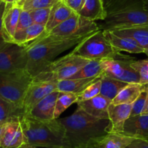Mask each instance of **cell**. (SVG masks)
Segmentation results:
<instances>
[{"instance_id":"obj_1","label":"cell","mask_w":148,"mask_h":148,"mask_svg":"<svg viewBox=\"0 0 148 148\" xmlns=\"http://www.w3.org/2000/svg\"><path fill=\"white\" fill-rule=\"evenodd\" d=\"M59 121L64 127L69 148H88L97 139L108 134L109 119L94 118L79 108Z\"/></svg>"},{"instance_id":"obj_2","label":"cell","mask_w":148,"mask_h":148,"mask_svg":"<svg viewBox=\"0 0 148 148\" xmlns=\"http://www.w3.org/2000/svg\"><path fill=\"white\" fill-rule=\"evenodd\" d=\"M85 37H62L47 35L38 39L26 47L28 56L26 69L34 77L53 62L59 54L77 46Z\"/></svg>"},{"instance_id":"obj_3","label":"cell","mask_w":148,"mask_h":148,"mask_svg":"<svg viewBox=\"0 0 148 148\" xmlns=\"http://www.w3.org/2000/svg\"><path fill=\"white\" fill-rule=\"evenodd\" d=\"M20 119L25 143L35 148H69L59 119L43 121L23 115Z\"/></svg>"},{"instance_id":"obj_4","label":"cell","mask_w":148,"mask_h":148,"mask_svg":"<svg viewBox=\"0 0 148 148\" xmlns=\"http://www.w3.org/2000/svg\"><path fill=\"white\" fill-rule=\"evenodd\" d=\"M70 53L90 60L133 58L115 50L102 30L86 36Z\"/></svg>"},{"instance_id":"obj_5","label":"cell","mask_w":148,"mask_h":148,"mask_svg":"<svg viewBox=\"0 0 148 148\" xmlns=\"http://www.w3.org/2000/svg\"><path fill=\"white\" fill-rule=\"evenodd\" d=\"M90 61V59L69 53L47 65L38 75L33 77V82L58 83L60 81L69 79Z\"/></svg>"},{"instance_id":"obj_6","label":"cell","mask_w":148,"mask_h":148,"mask_svg":"<svg viewBox=\"0 0 148 148\" xmlns=\"http://www.w3.org/2000/svg\"><path fill=\"white\" fill-rule=\"evenodd\" d=\"M33 79L27 69L0 72V97L23 109L25 97Z\"/></svg>"},{"instance_id":"obj_7","label":"cell","mask_w":148,"mask_h":148,"mask_svg":"<svg viewBox=\"0 0 148 148\" xmlns=\"http://www.w3.org/2000/svg\"><path fill=\"white\" fill-rule=\"evenodd\" d=\"M100 30L124 29L148 25V10L145 5L133 7L128 10L107 14L104 20L98 23Z\"/></svg>"},{"instance_id":"obj_8","label":"cell","mask_w":148,"mask_h":148,"mask_svg":"<svg viewBox=\"0 0 148 148\" xmlns=\"http://www.w3.org/2000/svg\"><path fill=\"white\" fill-rule=\"evenodd\" d=\"M98 24L74 12L67 20L52 30L48 35L62 37L87 36L99 30Z\"/></svg>"},{"instance_id":"obj_9","label":"cell","mask_w":148,"mask_h":148,"mask_svg":"<svg viewBox=\"0 0 148 148\" xmlns=\"http://www.w3.org/2000/svg\"><path fill=\"white\" fill-rule=\"evenodd\" d=\"M28 56L26 48L14 43H7L0 49V72L26 69Z\"/></svg>"},{"instance_id":"obj_10","label":"cell","mask_w":148,"mask_h":148,"mask_svg":"<svg viewBox=\"0 0 148 148\" xmlns=\"http://www.w3.org/2000/svg\"><path fill=\"white\" fill-rule=\"evenodd\" d=\"M132 59H103L102 62L103 76H106L116 80L131 83H140L138 74L131 66Z\"/></svg>"},{"instance_id":"obj_11","label":"cell","mask_w":148,"mask_h":148,"mask_svg":"<svg viewBox=\"0 0 148 148\" xmlns=\"http://www.w3.org/2000/svg\"><path fill=\"white\" fill-rule=\"evenodd\" d=\"M25 143L20 117H16L3 125L0 134V147L19 148Z\"/></svg>"},{"instance_id":"obj_12","label":"cell","mask_w":148,"mask_h":148,"mask_svg":"<svg viewBox=\"0 0 148 148\" xmlns=\"http://www.w3.org/2000/svg\"><path fill=\"white\" fill-rule=\"evenodd\" d=\"M54 91H58L57 83L56 82H32L26 92L23 102V115H28L39 101Z\"/></svg>"},{"instance_id":"obj_13","label":"cell","mask_w":148,"mask_h":148,"mask_svg":"<svg viewBox=\"0 0 148 148\" xmlns=\"http://www.w3.org/2000/svg\"><path fill=\"white\" fill-rule=\"evenodd\" d=\"M132 108V104H110L108 107V119L110 121L108 133L121 134L126 121L131 116Z\"/></svg>"},{"instance_id":"obj_14","label":"cell","mask_w":148,"mask_h":148,"mask_svg":"<svg viewBox=\"0 0 148 148\" xmlns=\"http://www.w3.org/2000/svg\"><path fill=\"white\" fill-rule=\"evenodd\" d=\"M59 93V91H54L46 95L33 107L28 115H27V116L43 121L55 119V106Z\"/></svg>"},{"instance_id":"obj_15","label":"cell","mask_w":148,"mask_h":148,"mask_svg":"<svg viewBox=\"0 0 148 148\" xmlns=\"http://www.w3.org/2000/svg\"><path fill=\"white\" fill-rule=\"evenodd\" d=\"M77 103V108L83 110L91 116L98 119H108V107L111 102L101 95Z\"/></svg>"},{"instance_id":"obj_16","label":"cell","mask_w":148,"mask_h":148,"mask_svg":"<svg viewBox=\"0 0 148 148\" xmlns=\"http://www.w3.org/2000/svg\"><path fill=\"white\" fill-rule=\"evenodd\" d=\"M121 135L148 141V115L130 116L124 124Z\"/></svg>"},{"instance_id":"obj_17","label":"cell","mask_w":148,"mask_h":148,"mask_svg":"<svg viewBox=\"0 0 148 148\" xmlns=\"http://www.w3.org/2000/svg\"><path fill=\"white\" fill-rule=\"evenodd\" d=\"M22 7L16 3L7 4L3 17V31L7 43H12Z\"/></svg>"},{"instance_id":"obj_18","label":"cell","mask_w":148,"mask_h":148,"mask_svg":"<svg viewBox=\"0 0 148 148\" xmlns=\"http://www.w3.org/2000/svg\"><path fill=\"white\" fill-rule=\"evenodd\" d=\"M106 37L117 51H127L132 53H144L145 49L132 38L116 35L111 30H103Z\"/></svg>"},{"instance_id":"obj_19","label":"cell","mask_w":148,"mask_h":148,"mask_svg":"<svg viewBox=\"0 0 148 148\" xmlns=\"http://www.w3.org/2000/svg\"><path fill=\"white\" fill-rule=\"evenodd\" d=\"M75 12L66 5L64 0H60L51 9L49 21L46 25L47 35L58 25L67 20Z\"/></svg>"},{"instance_id":"obj_20","label":"cell","mask_w":148,"mask_h":148,"mask_svg":"<svg viewBox=\"0 0 148 148\" xmlns=\"http://www.w3.org/2000/svg\"><path fill=\"white\" fill-rule=\"evenodd\" d=\"M78 14L92 21H103L107 16L103 0H84Z\"/></svg>"},{"instance_id":"obj_21","label":"cell","mask_w":148,"mask_h":148,"mask_svg":"<svg viewBox=\"0 0 148 148\" xmlns=\"http://www.w3.org/2000/svg\"><path fill=\"white\" fill-rule=\"evenodd\" d=\"M133 140L121 134L108 133L95 140L88 148H126Z\"/></svg>"},{"instance_id":"obj_22","label":"cell","mask_w":148,"mask_h":148,"mask_svg":"<svg viewBox=\"0 0 148 148\" xmlns=\"http://www.w3.org/2000/svg\"><path fill=\"white\" fill-rule=\"evenodd\" d=\"M145 85L140 83L128 84L113 100L111 103L114 105L133 104L144 89Z\"/></svg>"},{"instance_id":"obj_23","label":"cell","mask_w":148,"mask_h":148,"mask_svg":"<svg viewBox=\"0 0 148 148\" xmlns=\"http://www.w3.org/2000/svg\"><path fill=\"white\" fill-rule=\"evenodd\" d=\"M111 31L118 36L132 38L143 49H148V25L129 28L111 30Z\"/></svg>"},{"instance_id":"obj_24","label":"cell","mask_w":148,"mask_h":148,"mask_svg":"<svg viewBox=\"0 0 148 148\" xmlns=\"http://www.w3.org/2000/svg\"><path fill=\"white\" fill-rule=\"evenodd\" d=\"M101 86L100 95L112 102L113 100L119 93L120 91L125 88L128 83L116 80L106 76H101Z\"/></svg>"},{"instance_id":"obj_25","label":"cell","mask_w":148,"mask_h":148,"mask_svg":"<svg viewBox=\"0 0 148 148\" xmlns=\"http://www.w3.org/2000/svg\"><path fill=\"white\" fill-rule=\"evenodd\" d=\"M100 77L88 78V79H64V80L60 81L57 83V90L59 92H72V93L78 95L82 92L88 85H90L92 82H94Z\"/></svg>"},{"instance_id":"obj_26","label":"cell","mask_w":148,"mask_h":148,"mask_svg":"<svg viewBox=\"0 0 148 148\" xmlns=\"http://www.w3.org/2000/svg\"><path fill=\"white\" fill-rule=\"evenodd\" d=\"M103 59L90 60L69 79H88L100 77L103 73Z\"/></svg>"},{"instance_id":"obj_27","label":"cell","mask_w":148,"mask_h":148,"mask_svg":"<svg viewBox=\"0 0 148 148\" xmlns=\"http://www.w3.org/2000/svg\"><path fill=\"white\" fill-rule=\"evenodd\" d=\"M33 24V22L30 12L22 9L12 43L23 46L27 30Z\"/></svg>"},{"instance_id":"obj_28","label":"cell","mask_w":148,"mask_h":148,"mask_svg":"<svg viewBox=\"0 0 148 148\" xmlns=\"http://www.w3.org/2000/svg\"><path fill=\"white\" fill-rule=\"evenodd\" d=\"M23 115L22 108L0 97V124H5L12 119Z\"/></svg>"},{"instance_id":"obj_29","label":"cell","mask_w":148,"mask_h":148,"mask_svg":"<svg viewBox=\"0 0 148 148\" xmlns=\"http://www.w3.org/2000/svg\"><path fill=\"white\" fill-rule=\"evenodd\" d=\"M78 101L77 94L72 92H59V96L56 102L54 111V119H59L61 114L69 108L72 104L77 103Z\"/></svg>"},{"instance_id":"obj_30","label":"cell","mask_w":148,"mask_h":148,"mask_svg":"<svg viewBox=\"0 0 148 148\" xmlns=\"http://www.w3.org/2000/svg\"><path fill=\"white\" fill-rule=\"evenodd\" d=\"M46 36H47L46 27L41 25L33 23L27 30L23 46L26 48L29 45L32 44L33 42L45 37Z\"/></svg>"},{"instance_id":"obj_31","label":"cell","mask_w":148,"mask_h":148,"mask_svg":"<svg viewBox=\"0 0 148 148\" xmlns=\"http://www.w3.org/2000/svg\"><path fill=\"white\" fill-rule=\"evenodd\" d=\"M101 77L92 82L90 85H88L82 92L78 94L77 102L85 101L87 100H90L92 98H95L97 95H100L101 92Z\"/></svg>"},{"instance_id":"obj_32","label":"cell","mask_w":148,"mask_h":148,"mask_svg":"<svg viewBox=\"0 0 148 148\" xmlns=\"http://www.w3.org/2000/svg\"><path fill=\"white\" fill-rule=\"evenodd\" d=\"M132 69L140 77V84L148 85V59L142 60H132L131 62Z\"/></svg>"},{"instance_id":"obj_33","label":"cell","mask_w":148,"mask_h":148,"mask_svg":"<svg viewBox=\"0 0 148 148\" xmlns=\"http://www.w3.org/2000/svg\"><path fill=\"white\" fill-rule=\"evenodd\" d=\"M148 98V85H145L144 89L143 90L142 92L137 99L134 101L132 104V108L131 116H134L141 115L143 114L144 108L145 107L146 103H147Z\"/></svg>"},{"instance_id":"obj_34","label":"cell","mask_w":148,"mask_h":148,"mask_svg":"<svg viewBox=\"0 0 148 148\" xmlns=\"http://www.w3.org/2000/svg\"><path fill=\"white\" fill-rule=\"evenodd\" d=\"M51 8H41L29 11L31 15L32 20L35 24L41 25L46 27L49 19Z\"/></svg>"},{"instance_id":"obj_35","label":"cell","mask_w":148,"mask_h":148,"mask_svg":"<svg viewBox=\"0 0 148 148\" xmlns=\"http://www.w3.org/2000/svg\"><path fill=\"white\" fill-rule=\"evenodd\" d=\"M60 0H32L22 6V9L27 11L41 8H51Z\"/></svg>"},{"instance_id":"obj_36","label":"cell","mask_w":148,"mask_h":148,"mask_svg":"<svg viewBox=\"0 0 148 148\" xmlns=\"http://www.w3.org/2000/svg\"><path fill=\"white\" fill-rule=\"evenodd\" d=\"M7 3L4 1H0V49L2 48L7 43L4 36L3 31V17H4V12H5Z\"/></svg>"},{"instance_id":"obj_37","label":"cell","mask_w":148,"mask_h":148,"mask_svg":"<svg viewBox=\"0 0 148 148\" xmlns=\"http://www.w3.org/2000/svg\"><path fill=\"white\" fill-rule=\"evenodd\" d=\"M83 1L84 0H64L66 5L76 13H78L80 10Z\"/></svg>"},{"instance_id":"obj_38","label":"cell","mask_w":148,"mask_h":148,"mask_svg":"<svg viewBox=\"0 0 148 148\" xmlns=\"http://www.w3.org/2000/svg\"><path fill=\"white\" fill-rule=\"evenodd\" d=\"M126 148H148V141L142 139H134Z\"/></svg>"},{"instance_id":"obj_39","label":"cell","mask_w":148,"mask_h":148,"mask_svg":"<svg viewBox=\"0 0 148 148\" xmlns=\"http://www.w3.org/2000/svg\"><path fill=\"white\" fill-rule=\"evenodd\" d=\"M116 1V0H103L104 7H105L106 10V9L108 8L110 5H111L113 3L115 2Z\"/></svg>"},{"instance_id":"obj_40","label":"cell","mask_w":148,"mask_h":148,"mask_svg":"<svg viewBox=\"0 0 148 148\" xmlns=\"http://www.w3.org/2000/svg\"><path fill=\"white\" fill-rule=\"evenodd\" d=\"M32 1V0H20L19 2L16 3V4H17L19 6H20V7H22V6H23V4H27V3H29L30 1Z\"/></svg>"},{"instance_id":"obj_41","label":"cell","mask_w":148,"mask_h":148,"mask_svg":"<svg viewBox=\"0 0 148 148\" xmlns=\"http://www.w3.org/2000/svg\"><path fill=\"white\" fill-rule=\"evenodd\" d=\"M143 114V115H148V98H147V103H146L145 107L144 108V111H143V114Z\"/></svg>"},{"instance_id":"obj_42","label":"cell","mask_w":148,"mask_h":148,"mask_svg":"<svg viewBox=\"0 0 148 148\" xmlns=\"http://www.w3.org/2000/svg\"><path fill=\"white\" fill-rule=\"evenodd\" d=\"M19 148H35V147H33V146L30 145V144H27V143H24L23 145L20 146Z\"/></svg>"},{"instance_id":"obj_43","label":"cell","mask_w":148,"mask_h":148,"mask_svg":"<svg viewBox=\"0 0 148 148\" xmlns=\"http://www.w3.org/2000/svg\"><path fill=\"white\" fill-rule=\"evenodd\" d=\"M2 1H4L7 4H13L15 2V0H2Z\"/></svg>"},{"instance_id":"obj_44","label":"cell","mask_w":148,"mask_h":148,"mask_svg":"<svg viewBox=\"0 0 148 148\" xmlns=\"http://www.w3.org/2000/svg\"><path fill=\"white\" fill-rule=\"evenodd\" d=\"M143 2H144V5L145 9L148 10V0H143Z\"/></svg>"},{"instance_id":"obj_45","label":"cell","mask_w":148,"mask_h":148,"mask_svg":"<svg viewBox=\"0 0 148 148\" xmlns=\"http://www.w3.org/2000/svg\"><path fill=\"white\" fill-rule=\"evenodd\" d=\"M144 53H145L146 55L148 56V49H145L144 50Z\"/></svg>"},{"instance_id":"obj_46","label":"cell","mask_w":148,"mask_h":148,"mask_svg":"<svg viewBox=\"0 0 148 148\" xmlns=\"http://www.w3.org/2000/svg\"><path fill=\"white\" fill-rule=\"evenodd\" d=\"M4 124H0V134H1V130H2V127Z\"/></svg>"},{"instance_id":"obj_47","label":"cell","mask_w":148,"mask_h":148,"mask_svg":"<svg viewBox=\"0 0 148 148\" xmlns=\"http://www.w3.org/2000/svg\"><path fill=\"white\" fill-rule=\"evenodd\" d=\"M0 1H2V0H0Z\"/></svg>"},{"instance_id":"obj_48","label":"cell","mask_w":148,"mask_h":148,"mask_svg":"<svg viewBox=\"0 0 148 148\" xmlns=\"http://www.w3.org/2000/svg\"><path fill=\"white\" fill-rule=\"evenodd\" d=\"M0 148H1V147H0Z\"/></svg>"},{"instance_id":"obj_49","label":"cell","mask_w":148,"mask_h":148,"mask_svg":"<svg viewBox=\"0 0 148 148\" xmlns=\"http://www.w3.org/2000/svg\"></svg>"}]
</instances>
